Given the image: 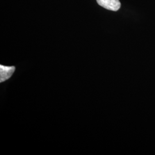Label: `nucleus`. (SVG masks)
Returning <instances> with one entry per match:
<instances>
[{
    "instance_id": "nucleus-1",
    "label": "nucleus",
    "mask_w": 155,
    "mask_h": 155,
    "mask_svg": "<svg viewBox=\"0 0 155 155\" xmlns=\"http://www.w3.org/2000/svg\"><path fill=\"white\" fill-rule=\"evenodd\" d=\"M15 66H6L0 64V83L4 82L12 77L15 71Z\"/></svg>"
},
{
    "instance_id": "nucleus-2",
    "label": "nucleus",
    "mask_w": 155,
    "mask_h": 155,
    "mask_svg": "<svg viewBox=\"0 0 155 155\" xmlns=\"http://www.w3.org/2000/svg\"><path fill=\"white\" fill-rule=\"evenodd\" d=\"M97 2L100 6L113 11H117L121 7L119 0H97Z\"/></svg>"
}]
</instances>
